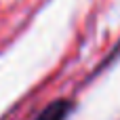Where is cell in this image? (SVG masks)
<instances>
[{
    "instance_id": "6da1fadb",
    "label": "cell",
    "mask_w": 120,
    "mask_h": 120,
    "mask_svg": "<svg viewBox=\"0 0 120 120\" xmlns=\"http://www.w3.org/2000/svg\"><path fill=\"white\" fill-rule=\"evenodd\" d=\"M72 110H74V103L70 99H55L34 120H68V116L72 114Z\"/></svg>"
}]
</instances>
